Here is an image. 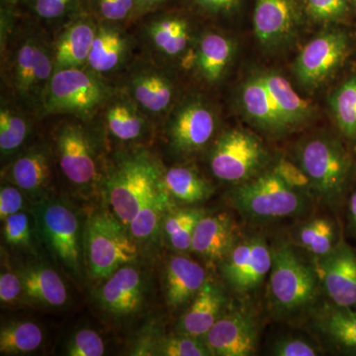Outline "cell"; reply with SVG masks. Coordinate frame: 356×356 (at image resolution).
<instances>
[{"instance_id": "47", "label": "cell", "mask_w": 356, "mask_h": 356, "mask_svg": "<svg viewBox=\"0 0 356 356\" xmlns=\"http://www.w3.org/2000/svg\"><path fill=\"white\" fill-rule=\"evenodd\" d=\"M25 193L15 185L4 181L0 189V220L20 212L24 207Z\"/></svg>"}, {"instance_id": "8", "label": "cell", "mask_w": 356, "mask_h": 356, "mask_svg": "<svg viewBox=\"0 0 356 356\" xmlns=\"http://www.w3.org/2000/svg\"><path fill=\"white\" fill-rule=\"evenodd\" d=\"M83 242L86 268L95 280H107L138 257L137 242L113 213H93L84 226Z\"/></svg>"}, {"instance_id": "37", "label": "cell", "mask_w": 356, "mask_h": 356, "mask_svg": "<svg viewBox=\"0 0 356 356\" xmlns=\"http://www.w3.org/2000/svg\"><path fill=\"white\" fill-rule=\"evenodd\" d=\"M43 332L36 323H9L0 331L1 355H27L38 350L43 343Z\"/></svg>"}, {"instance_id": "23", "label": "cell", "mask_w": 356, "mask_h": 356, "mask_svg": "<svg viewBox=\"0 0 356 356\" xmlns=\"http://www.w3.org/2000/svg\"><path fill=\"white\" fill-rule=\"evenodd\" d=\"M300 18L297 0H257L255 36L267 49L277 48L292 38Z\"/></svg>"}, {"instance_id": "35", "label": "cell", "mask_w": 356, "mask_h": 356, "mask_svg": "<svg viewBox=\"0 0 356 356\" xmlns=\"http://www.w3.org/2000/svg\"><path fill=\"white\" fill-rule=\"evenodd\" d=\"M170 195L163 187L140 206L128 226L136 242L147 243L158 235L163 217L170 209Z\"/></svg>"}, {"instance_id": "33", "label": "cell", "mask_w": 356, "mask_h": 356, "mask_svg": "<svg viewBox=\"0 0 356 356\" xmlns=\"http://www.w3.org/2000/svg\"><path fill=\"white\" fill-rule=\"evenodd\" d=\"M163 184L170 198L184 204H195L209 198L212 184L194 168L185 165L163 170Z\"/></svg>"}, {"instance_id": "24", "label": "cell", "mask_w": 356, "mask_h": 356, "mask_svg": "<svg viewBox=\"0 0 356 356\" xmlns=\"http://www.w3.org/2000/svg\"><path fill=\"white\" fill-rule=\"evenodd\" d=\"M233 40L216 31L204 32L196 39L189 65L204 83L213 86L222 81L235 56Z\"/></svg>"}, {"instance_id": "50", "label": "cell", "mask_w": 356, "mask_h": 356, "mask_svg": "<svg viewBox=\"0 0 356 356\" xmlns=\"http://www.w3.org/2000/svg\"><path fill=\"white\" fill-rule=\"evenodd\" d=\"M166 2L168 0H135L137 19L156 13Z\"/></svg>"}, {"instance_id": "41", "label": "cell", "mask_w": 356, "mask_h": 356, "mask_svg": "<svg viewBox=\"0 0 356 356\" xmlns=\"http://www.w3.org/2000/svg\"><path fill=\"white\" fill-rule=\"evenodd\" d=\"M88 11L104 22L127 26L137 20L135 0H88Z\"/></svg>"}, {"instance_id": "15", "label": "cell", "mask_w": 356, "mask_h": 356, "mask_svg": "<svg viewBox=\"0 0 356 356\" xmlns=\"http://www.w3.org/2000/svg\"><path fill=\"white\" fill-rule=\"evenodd\" d=\"M273 266V250L262 236L238 242L228 257L220 262L224 280L234 291L247 294L257 289Z\"/></svg>"}, {"instance_id": "38", "label": "cell", "mask_w": 356, "mask_h": 356, "mask_svg": "<svg viewBox=\"0 0 356 356\" xmlns=\"http://www.w3.org/2000/svg\"><path fill=\"white\" fill-rule=\"evenodd\" d=\"M330 106L343 137L356 142V74L346 79L334 91Z\"/></svg>"}, {"instance_id": "25", "label": "cell", "mask_w": 356, "mask_h": 356, "mask_svg": "<svg viewBox=\"0 0 356 356\" xmlns=\"http://www.w3.org/2000/svg\"><path fill=\"white\" fill-rule=\"evenodd\" d=\"M238 243V227L229 213L206 214L194 231L191 250L206 261L220 264Z\"/></svg>"}, {"instance_id": "27", "label": "cell", "mask_w": 356, "mask_h": 356, "mask_svg": "<svg viewBox=\"0 0 356 356\" xmlns=\"http://www.w3.org/2000/svg\"><path fill=\"white\" fill-rule=\"evenodd\" d=\"M144 291L142 273L127 264L107 278L99 289L98 299L105 311L111 315L124 317L139 310Z\"/></svg>"}, {"instance_id": "16", "label": "cell", "mask_w": 356, "mask_h": 356, "mask_svg": "<svg viewBox=\"0 0 356 356\" xmlns=\"http://www.w3.org/2000/svg\"><path fill=\"white\" fill-rule=\"evenodd\" d=\"M96 120L102 126L105 137L126 146L147 139L156 124L118 84Z\"/></svg>"}, {"instance_id": "11", "label": "cell", "mask_w": 356, "mask_h": 356, "mask_svg": "<svg viewBox=\"0 0 356 356\" xmlns=\"http://www.w3.org/2000/svg\"><path fill=\"white\" fill-rule=\"evenodd\" d=\"M266 158L264 145L254 135L242 129H231L215 140L209 165L218 179L238 184L259 175Z\"/></svg>"}, {"instance_id": "13", "label": "cell", "mask_w": 356, "mask_h": 356, "mask_svg": "<svg viewBox=\"0 0 356 356\" xmlns=\"http://www.w3.org/2000/svg\"><path fill=\"white\" fill-rule=\"evenodd\" d=\"M350 46V36L341 30L318 35L304 47L297 57L295 76L307 88L323 86L346 62Z\"/></svg>"}, {"instance_id": "9", "label": "cell", "mask_w": 356, "mask_h": 356, "mask_svg": "<svg viewBox=\"0 0 356 356\" xmlns=\"http://www.w3.org/2000/svg\"><path fill=\"white\" fill-rule=\"evenodd\" d=\"M44 245L67 273L79 277L84 261V228L76 211L60 199L44 198L33 209Z\"/></svg>"}, {"instance_id": "31", "label": "cell", "mask_w": 356, "mask_h": 356, "mask_svg": "<svg viewBox=\"0 0 356 356\" xmlns=\"http://www.w3.org/2000/svg\"><path fill=\"white\" fill-rule=\"evenodd\" d=\"M207 281L206 271L188 257H173L165 268V291L168 305L180 307L191 302Z\"/></svg>"}, {"instance_id": "29", "label": "cell", "mask_w": 356, "mask_h": 356, "mask_svg": "<svg viewBox=\"0 0 356 356\" xmlns=\"http://www.w3.org/2000/svg\"><path fill=\"white\" fill-rule=\"evenodd\" d=\"M240 97L243 111L257 127L273 135L290 131L259 74L243 83Z\"/></svg>"}, {"instance_id": "40", "label": "cell", "mask_w": 356, "mask_h": 356, "mask_svg": "<svg viewBox=\"0 0 356 356\" xmlns=\"http://www.w3.org/2000/svg\"><path fill=\"white\" fill-rule=\"evenodd\" d=\"M205 215V211L196 208L168 213L163 221V232L170 247L179 252L191 250L194 231L199 220Z\"/></svg>"}, {"instance_id": "7", "label": "cell", "mask_w": 356, "mask_h": 356, "mask_svg": "<svg viewBox=\"0 0 356 356\" xmlns=\"http://www.w3.org/2000/svg\"><path fill=\"white\" fill-rule=\"evenodd\" d=\"M228 197L242 216L257 222L299 217L309 209V197L288 186L273 170L238 184Z\"/></svg>"}, {"instance_id": "5", "label": "cell", "mask_w": 356, "mask_h": 356, "mask_svg": "<svg viewBox=\"0 0 356 356\" xmlns=\"http://www.w3.org/2000/svg\"><path fill=\"white\" fill-rule=\"evenodd\" d=\"M320 287L316 266L304 261L291 245L280 243L273 248L268 302L274 316L291 318L310 311Z\"/></svg>"}, {"instance_id": "52", "label": "cell", "mask_w": 356, "mask_h": 356, "mask_svg": "<svg viewBox=\"0 0 356 356\" xmlns=\"http://www.w3.org/2000/svg\"><path fill=\"white\" fill-rule=\"evenodd\" d=\"M24 1L25 0H0L1 6L11 7V8H17V6Z\"/></svg>"}, {"instance_id": "17", "label": "cell", "mask_w": 356, "mask_h": 356, "mask_svg": "<svg viewBox=\"0 0 356 356\" xmlns=\"http://www.w3.org/2000/svg\"><path fill=\"white\" fill-rule=\"evenodd\" d=\"M135 39L126 25L98 20L86 69L110 79L132 65Z\"/></svg>"}, {"instance_id": "2", "label": "cell", "mask_w": 356, "mask_h": 356, "mask_svg": "<svg viewBox=\"0 0 356 356\" xmlns=\"http://www.w3.org/2000/svg\"><path fill=\"white\" fill-rule=\"evenodd\" d=\"M51 139L58 170L74 189L86 193L102 186L107 166L102 149L106 137L97 120L62 117Z\"/></svg>"}, {"instance_id": "43", "label": "cell", "mask_w": 356, "mask_h": 356, "mask_svg": "<svg viewBox=\"0 0 356 356\" xmlns=\"http://www.w3.org/2000/svg\"><path fill=\"white\" fill-rule=\"evenodd\" d=\"M104 353L102 337L90 329L74 332L65 346V355L70 356H102Z\"/></svg>"}, {"instance_id": "20", "label": "cell", "mask_w": 356, "mask_h": 356, "mask_svg": "<svg viewBox=\"0 0 356 356\" xmlns=\"http://www.w3.org/2000/svg\"><path fill=\"white\" fill-rule=\"evenodd\" d=\"M315 266L330 301L356 308V248L341 238L331 252L318 257Z\"/></svg>"}, {"instance_id": "39", "label": "cell", "mask_w": 356, "mask_h": 356, "mask_svg": "<svg viewBox=\"0 0 356 356\" xmlns=\"http://www.w3.org/2000/svg\"><path fill=\"white\" fill-rule=\"evenodd\" d=\"M137 355L163 356L212 355L203 339L179 334L159 337L156 341H145Z\"/></svg>"}, {"instance_id": "6", "label": "cell", "mask_w": 356, "mask_h": 356, "mask_svg": "<svg viewBox=\"0 0 356 356\" xmlns=\"http://www.w3.org/2000/svg\"><path fill=\"white\" fill-rule=\"evenodd\" d=\"M115 86L86 67L58 70L44 92L40 119L60 116L95 121Z\"/></svg>"}, {"instance_id": "42", "label": "cell", "mask_w": 356, "mask_h": 356, "mask_svg": "<svg viewBox=\"0 0 356 356\" xmlns=\"http://www.w3.org/2000/svg\"><path fill=\"white\" fill-rule=\"evenodd\" d=\"M273 170L284 184L294 191L304 194L307 197H313V194L316 196L310 177L298 163H293L285 158H280L276 161Z\"/></svg>"}, {"instance_id": "28", "label": "cell", "mask_w": 356, "mask_h": 356, "mask_svg": "<svg viewBox=\"0 0 356 356\" xmlns=\"http://www.w3.org/2000/svg\"><path fill=\"white\" fill-rule=\"evenodd\" d=\"M227 296L219 285L207 280L180 318L177 332L203 339L226 311Z\"/></svg>"}, {"instance_id": "14", "label": "cell", "mask_w": 356, "mask_h": 356, "mask_svg": "<svg viewBox=\"0 0 356 356\" xmlns=\"http://www.w3.org/2000/svg\"><path fill=\"white\" fill-rule=\"evenodd\" d=\"M56 163L51 142L37 140L7 161L2 168L4 181L15 185L33 199L47 198L54 179Z\"/></svg>"}, {"instance_id": "21", "label": "cell", "mask_w": 356, "mask_h": 356, "mask_svg": "<svg viewBox=\"0 0 356 356\" xmlns=\"http://www.w3.org/2000/svg\"><path fill=\"white\" fill-rule=\"evenodd\" d=\"M97 26L98 20L88 11L54 33L51 48L55 72L86 67Z\"/></svg>"}, {"instance_id": "4", "label": "cell", "mask_w": 356, "mask_h": 356, "mask_svg": "<svg viewBox=\"0 0 356 356\" xmlns=\"http://www.w3.org/2000/svg\"><path fill=\"white\" fill-rule=\"evenodd\" d=\"M296 158L316 196L331 207H341L355 175V161L343 142L329 134L310 136L297 147Z\"/></svg>"}, {"instance_id": "22", "label": "cell", "mask_w": 356, "mask_h": 356, "mask_svg": "<svg viewBox=\"0 0 356 356\" xmlns=\"http://www.w3.org/2000/svg\"><path fill=\"white\" fill-rule=\"evenodd\" d=\"M311 327L329 348L346 355H356V308L325 301L309 311Z\"/></svg>"}, {"instance_id": "26", "label": "cell", "mask_w": 356, "mask_h": 356, "mask_svg": "<svg viewBox=\"0 0 356 356\" xmlns=\"http://www.w3.org/2000/svg\"><path fill=\"white\" fill-rule=\"evenodd\" d=\"M3 92V91H2ZM41 120L6 92L0 100V153L2 161H10L32 144L35 124Z\"/></svg>"}, {"instance_id": "18", "label": "cell", "mask_w": 356, "mask_h": 356, "mask_svg": "<svg viewBox=\"0 0 356 356\" xmlns=\"http://www.w3.org/2000/svg\"><path fill=\"white\" fill-rule=\"evenodd\" d=\"M257 327L252 314L243 307L225 311L203 337L212 355L250 356L257 353Z\"/></svg>"}, {"instance_id": "10", "label": "cell", "mask_w": 356, "mask_h": 356, "mask_svg": "<svg viewBox=\"0 0 356 356\" xmlns=\"http://www.w3.org/2000/svg\"><path fill=\"white\" fill-rule=\"evenodd\" d=\"M218 128L216 111L201 95H188L175 103L163 119L168 146L177 156L202 151L214 138Z\"/></svg>"}, {"instance_id": "30", "label": "cell", "mask_w": 356, "mask_h": 356, "mask_svg": "<svg viewBox=\"0 0 356 356\" xmlns=\"http://www.w3.org/2000/svg\"><path fill=\"white\" fill-rule=\"evenodd\" d=\"M23 284V296L32 303L58 308L67 301L64 281L57 271L44 264H28L18 271Z\"/></svg>"}, {"instance_id": "32", "label": "cell", "mask_w": 356, "mask_h": 356, "mask_svg": "<svg viewBox=\"0 0 356 356\" xmlns=\"http://www.w3.org/2000/svg\"><path fill=\"white\" fill-rule=\"evenodd\" d=\"M274 104L282 115L289 130L305 123L312 115L310 103L303 99L284 76L275 72L259 74Z\"/></svg>"}, {"instance_id": "48", "label": "cell", "mask_w": 356, "mask_h": 356, "mask_svg": "<svg viewBox=\"0 0 356 356\" xmlns=\"http://www.w3.org/2000/svg\"><path fill=\"white\" fill-rule=\"evenodd\" d=\"M23 295L19 273L4 269L0 274V301L2 305H13Z\"/></svg>"}, {"instance_id": "34", "label": "cell", "mask_w": 356, "mask_h": 356, "mask_svg": "<svg viewBox=\"0 0 356 356\" xmlns=\"http://www.w3.org/2000/svg\"><path fill=\"white\" fill-rule=\"evenodd\" d=\"M88 0H25L29 17L54 33L77 16L88 13Z\"/></svg>"}, {"instance_id": "19", "label": "cell", "mask_w": 356, "mask_h": 356, "mask_svg": "<svg viewBox=\"0 0 356 356\" xmlns=\"http://www.w3.org/2000/svg\"><path fill=\"white\" fill-rule=\"evenodd\" d=\"M142 35L152 58L165 60H184L197 39L189 20L175 13L152 16L143 25Z\"/></svg>"}, {"instance_id": "46", "label": "cell", "mask_w": 356, "mask_h": 356, "mask_svg": "<svg viewBox=\"0 0 356 356\" xmlns=\"http://www.w3.org/2000/svg\"><path fill=\"white\" fill-rule=\"evenodd\" d=\"M271 353L275 356H317L318 350L311 341L300 337H283L273 344Z\"/></svg>"}, {"instance_id": "45", "label": "cell", "mask_w": 356, "mask_h": 356, "mask_svg": "<svg viewBox=\"0 0 356 356\" xmlns=\"http://www.w3.org/2000/svg\"><path fill=\"white\" fill-rule=\"evenodd\" d=\"M3 236L11 247H26L31 242L29 217L24 212L10 215L4 220Z\"/></svg>"}, {"instance_id": "12", "label": "cell", "mask_w": 356, "mask_h": 356, "mask_svg": "<svg viewBox=\"0 0 356 356\" xmlns=\"http://www.w3.org/2000/svg\"><path fill=\"white\" fill-rule=\"evenodd\" d=\"M118 86L154 123L163 121L179 100L175 79L153 58L134 60Z\"/></svg>"}, {"instance_id": "1", "label": "cell", "mask_w": 356, "mask_h": 356, "mask_svg": "<svg viewBox=\"0 0 356 356\" xmlns=\"http://www.w3.org/2000/svg\"><path fill=\"white\" fill-rule=\"evenodd\" d=\"M51 40L48 30L31 17L20 18L17 8L1 6L2 91L38 117L55 74Z\"/></svg>"}, {"instance_id": "44", "label": "cell", "mask_w": 356, "mask_h": 356, "mask_svg": "<svg viewBox=\"0 0 356 356\" xmlns=\"http://www.w3.org/2000/svg\"><path fill=\"white\" fill-rule=\"evenodd\" d=\"M307 13L314 20L331 22L343 19L350 13L348 0H305Z\"/></svg>"}, {"instance_id": "3", "label": "cell", "mask_w": 356, "mask_h": 356, "mask_svg": "<svg viewBox=\"0 0 356 356\" xmlns=\"http://www.w3.org/2000/svg\"><path fill=\"white\" fill-rule=\"evenodd\" d=\"M163 175L161 163L144 147L118 152L108 161L102 187L112 212L125 226L163 188Z\"/></svg>"}, {"instance_id": "49", "label": "cell", "mask_w": 356, "mask_h": 356, "mask_svg": "<svg viewBox=\"0 0 356 356\" xmlns=\"http://www.w3.org/2000/svg\"><path fill=\"white\" fill-rule=\"evenodd\" d=\"M199 10L209 15H225L233 13L240 0H191Z\"/></svg>"}, {"instance_id": "36", "label": "cell", "mask_w": 356, "mask_h": 356, "mask_svg": "<svg viewBox=\"0 0 356 356\" xmlns=\"http://www.w3.org/2000/svg\"><path fill=\"white\" fill-rule=\"evenodd\" d=\"M339 240L336 222L325 217L303 222L294 233L296 245L317 259L331 252Z\"/></svg>"}, {"instance_id": "51", "label": "cell", "mask_w": 356, "mask_h": 356, "mask_svg": "<svg viewBox=\"0 0 356 356\" xmlns=\"http://www.w3.org/2000/svg\"><path fill=\"white\" fill-rule=\"evenodd\" d=\"M348 210V229L350 235L356 238V189L351 192L350 197L346 201Z\"/></svg>"}, {"instance_id": "53", "label": "cell", "mask_w": 356, "mask_h": 356, "mask_svg": "<svg viewBox=\"0 0 356 356\" xmlns=\"http://www.w3.org/2000/svg\"><path fill=\"white\" fill-rule=\"evenodd\" d=\"M348 2H350V3H353V6H356V0H348Z\"/></svg>"}]
</instances>
